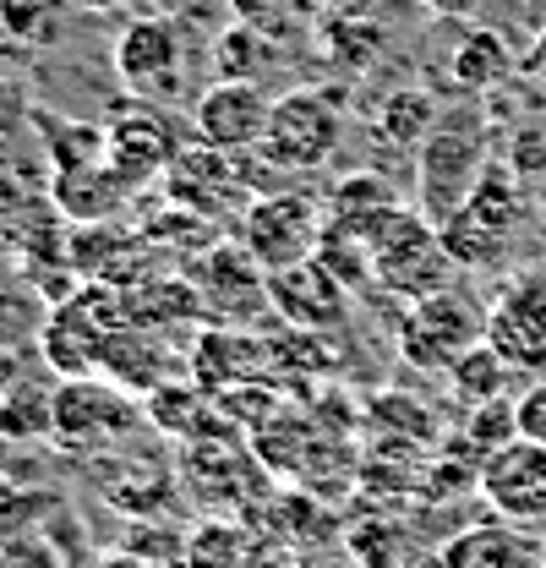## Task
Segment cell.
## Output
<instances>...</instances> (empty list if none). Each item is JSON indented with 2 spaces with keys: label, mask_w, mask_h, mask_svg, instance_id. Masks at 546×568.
<instances>
[{
  "label": "cell",
  "mask_w": 546,
  "mask_h": 568,
  "mask_svg": "<svg viewBox=\"0 0 546 568\" xmlns=\"http://www.w3.org/2000/svg\"><path fill=\"white\" fill-rule=\"evenodd\" d=\"M366 246H372V280L400 301H426L454 280V257L443 252L437 224L405 203L366 224Z\"/></svg>",
  "instance_id": "cell-1"
},
{
  "label": "cell",
  "mask_w": 546,
  "mask_h": 568,
  "mask_svg": "<svg viewBox=\"0 0 546 568\" xmlns=\"http://www.w3.org/2000/svg\"><path fill=\"white\" fill-rule=\"evenodd\" d=\"M344 142V110L334 88H290L284 99H273L269 132H263V159L284 175H306L323 170Z\"/></svg>",
  "instance_id": "cell-2"
},
{
  "label": "cell",
  "mask_w": 546,
  "mask_h": 568,
  "mask_svg": "<svg viewBox=\"0 0 546 568\" xmlns=\"http://www.w3.org/2000/svg\"><path fill=\"white\" fill-rule=\"evenodd\" d=\"M323 224H328V219H317V203H312V197H301V192H263L252 209L241 213L235 241H241L269 274H279V268H295V263H306V257L317 252Z\"/></svg>",
  "instance_id": "cell-3"
},
{
  "label": "cell",
  "mask_w": 546,
  "mask_h": 568,
  "mask_svg": "<svg viewBox=\"0 0 546 568\" xmlns=\"http://www.w3.org/2000/svg\"><path fill=\"white\" fill-rule=\"evenodd\" d=\"M159 181H164V197L175 209L213 219V224L219 219H241V213L252 209V186L241 181V159L235 153H219V148H208L198 138L170 159V170Z\"/></svg>",
  "instance_id": "cell-4"
},
{
  "label": "cell",
  "mask_w": 546,
  "mask_h": 568,
  "mask_svg": "<svg viewBox=\"0 0 546 568\" xmlns=\"http://www.w3.org/2000/svg\"><path fill=\"white\" fill-rule=\"evenodd\" d=\"M115 77L142 104H164L186 88V39L170 17H136L115 39Z\"/></svg>",
  "instance_id": "cell-5"
},
{
  "label": "cell",
  "mask_w": 546,
  "mask_h": 568,
  "mask_svg": "<svg viewBox=\"0 0 546 568\" xmlns=\"http://www.w3.org/2000/svg\"><path fill=\"white\" fill-rule=\"evenodd\" d=\"M486 345L508 361L514 377H546V274L525 268L497 290L486 312Z\"/></svg>",
  "instance_id": "cell-6"
},
{
  "label": "cell",
  "mask_w": 546,
  "mask_h": 568,
  "mask_svg": "<svg viewBox=\"0 0 546 568\" xmlns=\"http://www.w3.org/2000/svg\"><path fill=\"white\" fill-rule=\"evenodd\" d=\"M142 422L136 399L104 372L93 377H61L55 388V443L61 448H104L115 437H127Z\"/></svg>",
  "instance_id": "cell-7"
},
{
  "label": "cell",
  "mask_w": 546,
  "mask_h": 568,
  "mask_svg": "<svg viewBox=\"0 0 546 568\" xmlns=\"http://www.w3.org/2000/svg\"><path fill=\"white\" fill-rule=\"evenodd\" d=\"M481 339H486V312H476L471 295H454V290L410 301V317L400 323V351L421 372H448Z\"/></svg>",
  "instance_id": "cell-8"
},
{
  "label": "cell",
  "mask_w": 546,
  "mask_h": 568,
  "mask_svg": "<svg viewBox=\"0 0 546 568\" xmlns=\"http://www.w3.org/2000/svg\"><path fill=\"white\" fill-rule=\"evenodd\" d=\"M486 132H481L476 121L471 126H443L437 121V132L415 148V164H421V213L432 219V224H443L448 213L459 209L465 197H471V186H476V175L486 170Z\"/></svg>",
  "instance_id": "cell-9"
},
{
  "label": "cell",
  "mask_w": 546,
  "mask_h": 568,
  "mask_svg": "<svg viewBox=\"0 0 546 568\" xmlns=\"http://www.w3.org/2000/svg\"><path fill=\"white\" fill-rule=\"evenodd\" d=\"M269 115H273V99L263 82L219 77L192 104V132H198V142L219 148V153H252V148H263Z\"/></svg>",
  "instance_id": "cell-10"
},
{
  "label": "cell",
  "mask_w": 546,
  "mask_h": 568,
  "mask_svg": "<svg viewBox=\"0 0 546 568\" xmlns=\"http://www.w3.org/2000/svg\"><path fill=\"white\" fill-rule=\"evenodd\" d=\"M186 148L181 138V126L164 115V110H153V104H142L136 99L132 110H121L110 126H104V164L127 181V186H148L153 175H164L170 170V159Z\"/></svg>",
  "instance_id": "cell-11"
},
{
  "label": "cell",
  "mask_w": 546,
  "mask_h": 568,
  "mask_svg": "<svg viewBox=\"0 0 546 568\" xmlns=\"http://www.w3.org/2000/svg\"><path fill=\"white\" fill-rule=\"evenodd\" d=\"M481 493L508 525H546V443L514 437L481 465Z\"/></svg>",
  "instance_id": "cell-12"
},
{
  "label": "cell",
  "mask_w": 546,
  "mask_h": 568,
  "mask_svg": "<svg viewBox=\"0 0 546 568\" xmlns=\"http://www.w3.org/2000/svg\"><path fill=\"white\" fill-rule=\"evenodd\" d=\"M198 295H203V312L213 317H235L241 306L235 301H246V312H263L269 306V268L235 241V246H213L198 257Z\"/></svg>",
  "instance_id": "cell-13"
},
{
  "label": "cell",
  "mask_w": 546,
  "mask_h": 568,
  "mask_svg": "<svg viewBox=\"0 0 546 568\" xmlns=\"http://www.w3.org/2000/svg\"><path fill=\"white\" fill-rule=\"evenodd\" d=\"M344 301H350V290H344L317 257L269 274V306H279L295 328H328V323H344Z\"/></svg>",
  "instance_id": "cell-14"
},
{
  "label": "cell",
  "mask_w": 546,
  "mask_h": 568,
  "mask_svg": "<svg viewBox=\"0 0 546 568\" xmlns=\"http://www.w3.org/2000/svg\"><path fill=\"white\" fill-rule=\"evenodd\" d=\"M437 568H546V552L514 525H481L443 547Z\"/></svg>",
  "instance_id": "cell-15"
},
{
  "label": "cell",
  "mask_w": 546,
  "mask_h": 568,
  "mask_svg": "<svg viewBox=\"0 0 546 568\" xmlns=\"http://www.w3.org/2000/svg\"><path fill=\"white\" fill-rule=\"evenodd\" d=\"M127 197H132V186L110 164L77 170V175H55V209L67 213L71 224H104Z\"/></svg>",
  "instance_id": "cell-16"
},
{
  "label": "cell",
  "mask_w": 546,
  "mask_h": 568,
  "mask_svg": "<svg viewBox=\"0 0 546 568\" xmlns=\"http://www.w3.org/2000/svg\"><path fill=\"white\" fill-rule=\"evenodd\" d=\"M28 121L39 126V142H44L55 175H77V170H99V164H104V126L55 121V115H44V110H33Z\"/></svg>",
  "instance_id": "cell-17"
},
{
  "label": "cell",
  "mask_w": 546,
  "mask_h": 568,
  "mask_svg": "<svg viewBox=\"0 0 546 568\" xmlns=\"http://www.w3.org/2000/svg\"><path fill=\"white\" fill-rule=\"evenodd\" d=\"M508 77H514L508 39L492 33V28H471V33L459 39V50H454V82H459L465 93H492V88H503Z\"/></svg>",
  "instance_id": "cell-18"
},
{
  "label": "cell",
  "mask_w": 546,
  "mask_h": 568,
  "mask_svg": "<svg viewBox=\"0 0 546 568\" xmlns=\"http://www.w3.org/2000/svg\"><path fill=\"white\" fill-rule=\"evenodd\" d=\"M0 437H11V443H44V437H55V388H44V383H33L22 372V383L0 405Z\"/></svg>",
  "instance_id": "cell-19"
},
{
  "label": "cell",
  "mask_w": 546,
  "mask_h": 568,
  "mask_svg": "<svg viewBox=\"0 0 546 568\" xmlns=\"http://www.w3.org/2000/svg\"><path fill=\"white\" fill-rule=\"evenodd\" d=\"M67 0H0V44L6 50H44L55 44Z\"/></svg>",
  "instance_id": "cell-20"
},
{
  "label": "cell",
  "mask_w": 546,
  "mask_h": 568,
  "mask_svg": "<svg viewBox=\"0 0 546 568\" xmlns=\"http://www.w3.org/2000/svg\"><path fill=\"white\" fill-rule=\"evenodd\" d=\"M437 121H443V110H437V99H432L426 88L388 93V99H383V115H377L383 138L394 142V148H421V142L437 132Z\"/></svg>",
  "instance_id": "cell-21"
},
{
  "label": "cell",
  "mask_w": 546,
  "mask_h": 568,
  "mask_svg": "<svg viewBox=\"0 0 546 568\" xmlns=\"http://www.w3.org/2000/svg\"><path fill=\"white\" fill-rule=\"evenodd\" d=\"M383 44V28L366 17V11H334L323 22V55L344 71H361Z\"/></svg>",
  "instance_id": "cell-22"
},
{
  "label": "cell",
  "mask_w": 546,
  "mask_h": 568,
  "mask_svg": "<svg viewBox=\"0 0 546 568\" xmlns=\"http://www.w3.org/2000/svg\"><path fill=\"white\" fill-rule=\"evenodd\" d=\"M448 377H454V388H459L471 405H492V399H503V394H508V377H514V372H508V361H503V355L481 339V345H471V351L448 366Z\"/></svg>",
  "instance_id": "cell-23"
},
{
  "label": "cell",
  "mask_w": 546,
  "mask_h": 568,
  "mask_svg": "<svg viewBox=\"0 0 546 568\" xmlns=\"http://www.w3.org/2000/svg\"><path fill=\"white\" fill-rule=\"evenodd\" d=\"M269 61H273L269 39H263V28H252V22L224 28V33H219V44H213V67H219V77H246V82H263Z\"/></svg>",
  "instance_id": "cell-24"
},
{
  "label": "cell",
  "mask_w": 546,
  "mask_h": 568,
  "mask_svg": "<svg viewBox=\"0 0 546 568\" xmlns=\"http://www.w3.org/2000/svg\"><path fill=\"white\" fill-rule=\"evenodd\" d=\"M148 422H159L164 432H181V437H198V426L208 422V405L192 388H153Z\"/></svg>",
  "instance_id": "cell-25"
},
{
  "label": "cell",
  "mask_w": 546,
  "mask_h": 568,
  "mask_svg": "<svg viewBox=\"0 0 546 568\" xmlns=\"http://www.w3.org/2000/svg\"><path fill=\"white\" fill-rule=\"evenodd\" d=\"M514 416H519V437L546 443V377L530 388V394H519V399H514Z\"/></svg>",
  "instance_id": "cell-26"
},
{
  "label": "cell",
  "mask_w": 546,
  "mask_h": 568,
  "mask_svg": "<svg viewBox=\"0 0 546 568\" xmlns=\"http://www.w3.org/2000/svg\"><path fill=\"white\" fill-rule=\"evenodd\" d=\"M22 383V355L11 351V345H0V405H6V394Z\"/></svg>",
  "instance_id": "cell-27"
},
{
  "label": "cell",
  "mask_w": 546,
  "mask_h": 568,
  "mask_svg": "<svg viewBox=\"0 0 546 568\" xmlns=\"http://www.w3.org/2000/svg\"><path fill=\"white\" fill-rule=\"evenodd\" d=\"M432 11H443V17H471L476 11V0H426Z\"/></svg>",
  "instance_id": "cell-28"
},
{
  "label": "cell",
  "mask_w": 546,
  "mask_h": 568,
  "mask_svg": "<svg viewBox=\"0 0 546 568\" xmlns=\"http://www.w3.org/2000/svg\"><path fill=\"white\" fill-rule=\"evenodd\" d=\"M525 71H530V77H546V28H542V39H536V50L525 55Z\"/></svg>",
  "instance_id": "cell-29"
},
{
  "label": "cell",
  "mask_w": 546,
  "mask_h": 568,
  "mask_svg": "<svg viewBox=\"0 0 546 568\" xmlns=\"http://www.w3.org/2000/svg\"><path fill=\"white\" fill-rule=\"evenodd\" d=\"M77 6H93V11H110V6H127V0H77Z\"/></svg>",
  "instance_id": "cell-30"
}]
</instances>
